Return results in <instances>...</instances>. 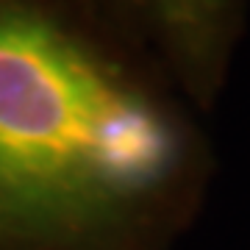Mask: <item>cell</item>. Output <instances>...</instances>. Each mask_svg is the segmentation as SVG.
Wrapping results in <instances>:
<instances>
[{
    "instance_id": "1",
    "label": "cell",
    "mask_w": 250,
    "mask_h": 250,
    "mask_svg": "<svg viewBox=\"0 0 250 250\" xmlns=\"http://www.w3.org/2000/svg\"><path fill=\"white\" fill-rule=\"evenodd\" d=\"M195 106L98 0H0V250H172L214 175Z\"/></svg>"
},
{
    "instance_id": "2",
    "label": "cell",
    "mask_w": 250,
    "mask_h": 250,
    "mask_svg": "<svg viewBox=\"0 0 250 250\" xmlns=\"http://www.w3.org/2000/svg\"><path fill=\"white\" fill-rule=\"evenodd\" d=\"M150 50L197 106L211 103L231 62L239 0H98Z\"/></svg>"
}]
</instances>
